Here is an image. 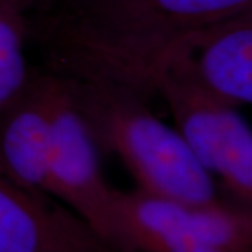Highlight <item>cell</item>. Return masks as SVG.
<instances>
[{"mask_svg": "<svg viewBox=\"0 0 252 252\" xmlns=\"http://www.w3.org/2000/svg\"><path fill=\"white\" fill-rule=\"evenodd\" d=\"M252 9V0H52L28 16L44 70L156 94L174 48L195 30Z\"/></svg>", "mask_w": 252, "mask_h": 252, "instance_id": "6da1fadb", "label": "cell"}, {"mask_svg": "<svg viewBox=\"0 0 252 252\" xmlns=\"http://www.w3.org/2000/svg\"><path fill=\"white\" fill-rule=\"evenodd\" d=\"M62 80L99 153L118 156L137 188L192 205L221 200L212 175L178 130L154 115L149 99L114 86Z\"/></svg>", "mask_w": 252, "mask_h": 252, "instance_id": "7a4b0ae2", "label": "cell"}, {"mask_svg": "<svg viewBox=\"0 0 252 252\" xmlns=\"http://www.w3.org/2000/svg\"><path fill=\"white\" fill-rule=\"evenodd\" d=\"M105 243L122 252H248L252 207L224 200L192 205L140 188L117 189Z\"/></svg>", "mask_w": 252, "mask_h": 252, "instance_id": "3957f363", "label": "cell"}, {"mask_svg": "<svg viewBox=\"0 0 252 252\" xmlns=\"http://www.w3.org/2000/svg\"><path fill=\"white\" fill-rule=\"evenodd\" d=\"M156 93L200 165L220 178L233 203L252 207V132L235 107L165 77Z\"/></svg>", "mask_w": 252, "mask_h": 252, "instance_id": "277c9868", "label": "cell"}, {"mask_svg": "<svg viewBox=\"0 0 252 252\" xmlns=\"http://www.w3.org/2000/svg\"><path fill=\"white\" fill-rule=\"evenodd\" d=\"M162 77L230 107L251 104L252 9L185 36L170 55Z\"/></svg>", "mask_w": 252, "mask_h": 252, "instance_id": "5b68a950", "label": "cell"}, {"mask_svg": "<svg viewBox=\"0 0 252 252\" xmlns=\"http://www.w3.org/2000/svg\"><path fill=\"white\" fill-rule=\"evenodd\" d=\"M115 190L102 175L97 144L58 77L45 192L63 200L105 243Z\"/></svg>", "mask_w": 252, "mask_h": 252, "instance_id": "8992f818", "label": "cell"}, {"mask_svg": "<svg viewBox=\"0 0 252 252\" xmlns=\"http://www.w3.org/2000/svg\"><path fill=\"white\" fill-rule=\"evenodd\" d=\"M0 252H111L72 209L0 172Z\"/></svg>", "mask_w": 252, "mask_h": 252, "instance_id": "52a82bcc", "label": "cell"}, {"mask_svg": "<svg viewBox=\"0 0 252 252\" xmlns=\"http://www.w3.org/2000/svg\"><path fill=\"white\" fill-rule=\"evenodd\" d=\"M56 90L55 74L32 67L26 89L0 109V172L32 192H45Z\"/></svg>", "mask_w": 252, "mask_h": 252, "instance_id": "ba28073f", "label": "cell"}, {"mask_svg": "<svg viewBox=\"0 0 252 252\" xmlns=\"http://www.w3.org/2000/svg\"><path fill=\"white\" fill-rule=\"evenodd\" d=\"M34 0H0V109L4 108L31 79L26 59L28 16Z\"/></svg>", "mask_w": 252, "mask_h": 252, "instance_id": "9c48e42d", "label": "cell"}, {"mask_svg": "<svg viewBox=\"0 0 252 252\" xmlns=\"http://www.w3.org/2000/svg\"><path fill=\"white\" fill-rule=\"evenodd\" d=\"M51 1H52V0H35V4H34V10H32V11L44 10Z\"/></svg>", "mask_w": 252, "mask_h": 252, "instance_id": "30bf717a", "label": "cell"}, {"mask_svg": "<svg viewBox=\"0 0 252 252\" xmlns=\"http://www.w3.org/2000/svg\"><path fill=\"white\" fill-rule=\"evenodd\" d=\"M34 4H35V1H34Z\"/></svg>", "mask_w": 252, "mask_h": 252, "instance_id": "8fae6325", "label": "cell"}]
</instances>
